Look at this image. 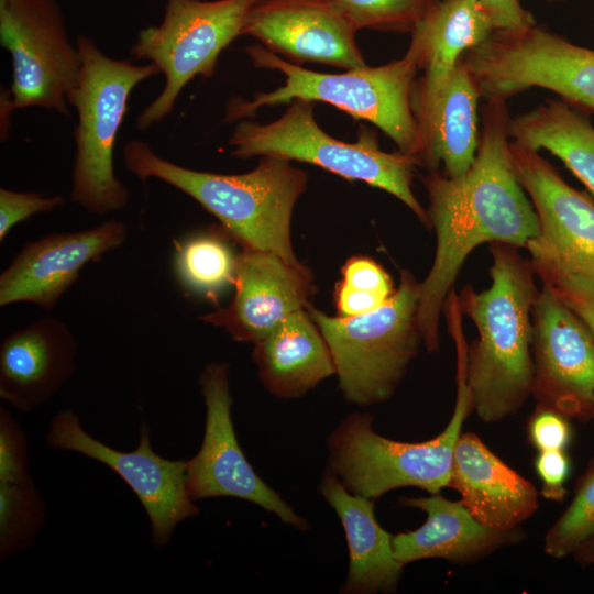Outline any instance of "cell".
I'll use <instances>...</instances> for the list:
<instances>
[{"instance_id": "cell-1", "label": "cell", "mask_w": 594, "mask_h": 594, "mask_svg": "<svg viewBox=\"0 0 594 594\" xmlns=\"http://www.w3.org/2000/svg\"><path fill=\"white\" fill-rule=\"evenodd\" d=\"M485 100L477 152L470 169L455 178L438 170L421 177L437 238L432 265L420 283L417 309L421 341L428 352L439 348L443 304L469 254L485 242L526 249L540 235L538 216L513 165L507 99Z\"/></svg>"}, {"instance_id": "cell-2", "label": "cell", "mask_w": 594, "mask_h": 594, "mask_svg": "<svg viewBox=\"0 0 594 594\" xmlns=\"http://www.w3.org/2000/svg\"><path fill=\"white\" fill-rule=\"evenodd\" d=\"M518 249L490 243L491 286L475 292L468 285L458 295L479 332L464 345V369L472 408L487 424L515 415L532 393L531 314L539 289L531 258Z\"/></svg>"}, {"instance_id": "cell-3", "label": "cell", "mask_w": 594, "mask_h": 594, "mask_svg": "<svg viewBox=\"0 0 594 594\" xmlns=\"http://www.w3.org/2000/svg\"><path fill=\"white\" fill-rule=\"evenodd\" d=\"M123 161L140 179H160L196 200L242 249L267 251L289 263H300L292 245L290 222L308 176L292 161L262 156L254 169L243 174L201 172L167 161L140 140L124 145Z\"/></svg>"}, {"instance_id": "cell-4", "label": "cell", "mask_w": 594, "mask_h": 594, "mask_svg": "<svg viewBox=\"0 0 594 594\" xmlns=\"http://www.w3.org/2000/svg\"><path fill=\"white\" fill-rule=\"evenodd\" d=\"M256 67L284 74V85L268 92L255 94L253 100L230 101L226 121L253 114L260 107L289 103L294 99L320 101L334 106L354 119L380 128L398 151L421 162L422 143L413 111L411 96L419 69L416 53L388 64L345 69L343 73H319L285 61L262 44L246 47ZM422 166V162H421Z\"/></svg>"}, {"instance_id": "cell-5", "label": "cell", "mask_w": 594, "mask_h": 594, "mask_svg": "<svg viewBox=\"0 0 594 594\" xmlns=\"http://www.w3.org/2000/svg\"><path fill=\"white\" fill-rule=\"evenodd\" d=\"M76 45L81 66L68 96L78 116L73 132L76 152L70 198L89 213L107 215L123 209L130 199L113 166L129 97L141 81L161 73L151 63L136 65L131 59L109 57L86 35H79Z\"/></svg>"}, {"instance_id": "cell-6", "label": "cell", "mask_w": 594, "mask_h": 594, "mask_svg": "<svg viewBox=\"0 0 594 594\" xmlns=\"http://www.w3.org/2000/svg\"><path fill=\"white\" fill-rule=\"evenodd\" d=\"M230 144L237 157L278 156L322 167L349 180H361L381 188L404 202L426 227L431 229L427 210L411 189L418 157L400 151H382L369 130L356 142H344L324 132L314 114V102L294 99L275 121L261 124L241 120Z\"/></svg>"}, {"instance_id": "cell-7", "label": "cell", "mask_w": 594, "mask_h": 594, "mask_svg": "<svg viewBox=\"0 0 594 594\" xmlns=\"http://www.w3.org/2000/svg\"><path fill=\"white\" fill-rule=\"evenodd\" d=\"M420 283L400 271L398 287L381 307L358 316H329L308 306L336 365L344 398L365 407L391 398L422 343L417 321Z\"/></svg>"}, {"instance_id": "cell-8", "label": "cell", "mask_w": 594, "mask_h": 594, "mask_svg": "<svg viewBox=\"0 0 594 594\" xmlns=\"http://www.w3.org/2000/svg\"><path fill=\"white\" fill-rule=\"evenodd\" d=\"M458 394L444 430L424 442H400L373 430L367 414L348 416L328 438L329 471L358 495L375 499L414 486L430 494L450 486L453 453L463 421L473 410L464 362L458 359Z\"/></svg>"}, {"instance_id": "cell-9", "label": "cell", "mask_w": 594, "mask_h": 594, "mask_svg": "<svg viewBox=\"0 0 594 594\" xmlns=\"http://www.w3.org/2000/svg\"><path fill=\"white\" fill-rule=\"evenodd\" d=\"M258 0H166L163 20L138 33L133 59H146L165 77L161 94L136 118L145 130L168 116L196 76L213 75L219 54L238 36Z\"/></svg>"}, {"instance_id": "cell-10", "label": "cell", "mask_w": 594, "mask_h": 594, "mask_svg": "<svg viewBox=\"0 0 594 594\" xmlns=\"http://www.w3.org/2000/svg\"><path fill=\"white\" fill-rule=\"evenodd\" d=\"M461 61L485 99L539 87L594 113V50L537 25L495 30Z\"/></svg>"}, {"instance_id": "cell-11", "label": "cell", "mask_w": 594, "mask_h": 594, "mask_svg": "<svg viewBox=\"0 0 594 594\" xmlns=\"http://www.w3.org/2000/svg\"><path fill=\"white\" fill-rule=\"evenodd\" d=\"M0 43L12 61L11 87L1 92V135L20 108L68 116L81 59L57 0H0Z\"/></svg>"}, {"instance_id": "cell-12", "label": "cell", "mask_w": 594, "mask_h": 594, "mask_svg": "<svg viewBox=\"0 0 594 594\" xmlns=\"http://www.w3.org/2000/svg\"><path fill=\"white\" fill-rule=\"evenodd\" d=\"M45 441L50 448L81 454L117 473L143 506L155 548L166 547L177 526L199 514L187 491V460L157 454L146 422L141 425L138 447L121 451L90 436L77 414L66 409L51 420Z\"/></svg>"}, {"instance_id": "cell-13", "label": "cell", "mask_w": 594, "mask_h": 594, "mask_svg": "<svg viewBox=\"0 0 594 594\" xmlns=\"http://www.w3.org/2000/svg\"><path fill=\"white\" fill-rule=\"evenodd\" d=\"M199 383L206 406L205 432L197 454L187 460L186 485L196 502L212 497H235L256 504L297 529L306 519L271 488L254 471L241 449L232 417L229 365L208 364Z\"/></svg>"}, {"instance_id": "cell-14", "label": "cell", "mask_w": 594, "mask_h": 594, "mask_svg": "<svg viewBox=\"0 0 594 594\" xmlns=\"http://www.w3.org/2000/svg\"><path fill=\"white\" fill-rule=\"evenodd\" d=\"M531 318L537 407L588 421L594 418V332L546 287Z\"/></svg>"}, {"instance_id": "cell-15", "label": "cell", "mask_w": 594, "mask_h": 594, "mask_svg": "<svg viewBox=\"0 0 594 594\" xmlns=\"http://www.w3.org/2000/svg\"><path fill=\"white\" fill-rule=\"evenodd\" d=\"M234 295L226 307L200 317L238 342L256 343L293 314L307 309L314 277L302 263L260 250L237 255Z\"/></svg>"}, {"instance_id": "cell-16", "label": "cell", "mask_w": 594, "mask_h": 594, "mask_svg": "<svg viewBox=\"0 0 594 594\" xmlns=\"http://www.w3.org/2000/svg\"><path fill=\"white\" fill-rule=\"evenodd\" d=\"M127 238L123 222L107 220L25 243L0 274V306L25 302L53 309L86 264L120 248Z\"/></svg>"}, {"instance_id": "cell-17", "label": "cell", "mask_w": 594, "mask_h": 594, "mask_svg": "<svg viewBox=\"0 0 594 594\" xmlns=\"http://www.w3.org/2000/svg\"><path fill=\"white\" fill-rule=\"evenodd\" d=\"M358 30L326 0H258L243 35L293 62H317L344 69L366 65Z\"/></svg>"}, {"instance_id": "cell-18", "label": "cell", "mask_w": 594, "mask_h": 594, "mask_svg": "<svg viewBox=\"0 0 594 594\" xmlns=\"http://www.w3.org/2000/svg\"><path fill=\"white\" fill-rule=\"evenodd\" d=\"M509 148L517 179L538 216L539 238L594 284V200L570 186L539 151L515 141Z\"/></svg>"}, {"instance_id": "cell-19", "label": "cell", "mask_w": 594, "mask_h": 594, "mask_svg": "<svg viewBox=\"0 0 594 594\" xmlns=\"http://www.w3.org/2000/svg\"><path fill=\"white\" fill-rule=\"evenodd\" d=\"M493 31L477 0H435L411 31L409 48L424 70L422 77L415 81L411 96L422 143L421 162L441 90L461 56Z\"/></svg>"}, {"instance_id": "cell-20", "label": "cell", "mask_w": 594, "mask_h": 594, "mask_svg": "<svg viewBox=\"0 0 594 594\" xmlns=\"http://www.w3.org/2000/svg\"><path fill=\"white\" fill-rule=\"evenodd\" d=\"M77 342L59 318L43 316L0 343V398L21 413L50 400L76 370Z\"/></svg>"}, {"instance_id": "cell-21", "label": "cell", "mask_w": 594, "mask_h": 594, "mask_svg": "<svg viewBox=\"0 0 594 594\" xmlns=\"http://www.w3.org/2000/svg\"><path fill=\"white\" fill-rule=\"evenodd\" d=\"M399 503L427 514L426 522L418 529L393 536L394 556L403 566L432 558L470 564L525 538L518 528L503 530L482 524L461 501H449L440 493L402 497Z\"/></svg>"}, {"instance_id": "cell-22", "label": "cell", "mask_w": 594, "mask_h": 594, "mask_svg": "<svg viewBox=\"0 0 594 594\" xmlns=\"http://www.w3.org/2000/svg\"><path fill=\"white\" fill-rule=\"evenodd\" d=\"M482 524L509 530L518 528L538 509V493L495 455L474 433L460 436L453 453L450 486Z\"/></svg>"}, {"instance_id": "cell-23", "label": "cell", "mask_w": 594, "mask_h": 594, "mask_svg": "<svg viewBox=\"0 0 594 594\" xmlns=\"http://www.w3.org/2000/svg\"><path fill=\"white\" fill-rule=\"evenodd\" d=\"M340 518L349 548V571L343 593L371 594L396 591L403 565L395 559L393 536L377 521L374 499L350 492L331 471L319 487Z\"/></svg>"}, {"instance_id": "cell-24", "label": "cell", "mask_w": 594, "mask_h": 594, "mask_svg": "<svg viewBox=\"0 0 594 594\" xmlns=\"http://www.w3.org/2000/svg\"><path fill=\"white\" fill-rule=\"evenodd\" d=\"M253 360L274 396L297 398L336 375L330 349L308 309L297 311L254 343Z\"/></svg>"}, {"instance_id": "cell-25", "label": "cell", "mask_w": 594, "mask_h": 594, "mask_svg": "<svg viewBox=\"0 0 594 594\" xmlns=\"http://www.w3.org/2000/svg\"><path fill=\"white\" fill-rule=\"evenodd\" d=\"M481 92L461 58L444 85L427 135L422 166L450 178L472 166L480 141L477 103Z\"/></svg>"}, {"instance_id": "cell-26", "label": "cell", "mask_w": 594, "mask_h": 594, "mask_svg": "<svg viewBox=\"0 0 594 594\" xmlns=\"http://www.w3.org/2000/svg\"><path fill=\"white\" fill-rule=\"evenodd\" d=\"M508 132L515 142L560 158L594 195V127L586 112L548 99L510 118Z\"/></svg>"}, {"instance_id": "cell-27", "label": "cell", "mask_w": 594, "mask_h": 594, "mask_svg": "<svg viewBox=\"0 0 594 594\" xmlns=\"http://www.w3.org/2000/svg\"><path fill=\"white\" fill-rule=\"evenodd\" d=\"M227 239L218 227L176 245L174 272L185 289L216 298L227 286L233 285L237 255Z\"/></svg>"}, {"instance_id": "cell-28", "label": "cell", "mask_w": 594, "mask_h": 594, "mask_svg": "<svg viewBox=\"0 0 594 594\" xmlns=\"http://www.w3.org/2000/svg\"><path fill=\"white\" fill-rule=\"evenodd\" d=\"M46 515L44 498L32 475L0 481V560L32 547Z\"/></svg>"}, {"instance_id": "cell-29", "label": "cell", "mask_w": 594, "mask_h": 594, "mask_svg": "<svg viewBox=\"0 0 594 594\" xmlns=\"http://www.w3.org/2000/svg\"><path fill=\"white\" fill-rule=\"evenodd\" d=\"M526 250L542 287L576 314L594 332V284L566 266L539 238L531 240Z\"/></svg>"}, {"instance_id": "cell-30", "label": "cell", "mask_w": 594, "mask_h": 594, "mask_svg": "<svg viewBox=\"0 0 594 594\" xmlns=\"http://www.w3.org/2000/svg\"><path fill=\"white\" fill-rule=\"evenodd\" d=\"M395 290L391 276L377 262L365 256L352 257L342 267V279L336 289L337 315L370 312L385 304Z\"/></svg>"}, {"instance_id": "cell-31", "label": "cell", "mask_w": 594, "mask_h": 594, "mask_svg": "<svg viewBox=\"0 0 594 594\" xmlns=\"http://www.w3.org/2000/svg\"><path fill=\"white\" fill-rule=\"evenodd\" d=\"M358 31L411 33L435 0H326Z\"/></svg>"}, {"instance_id": "cell-32", "label": "cell", "mask_w": 594, "mask_h": 594, "mask_svg": "<svg viewBox=\"0 0 594 594\" xmlns=\"http://www.w3.org/2000/svg\"><path fill=\"white\" fill-rule=\"evenodd\" d=\"M594 534V464L578 486L576 494L544 537L543 550L554 559L564 558Z\"/></svg>"}, {"instance_id": "cell-33", "label": "cell", "mask_w": 594, "mask_h": 594, "mask_svg": "<svg viewBox=\"0 0 594 594\" xmlns=\"http://www.w3.org/2000/svg\"><path fill=\"white\" fill-rule=\"evenodd\" d=\"M29 472L28 439L19 421L0 408V481L21 480Z\"/></svg>"}, {"instance_id": "cell-34", "label": "cell", "mask_w": 594, "mask_h": 594, "mask_svg": "<svg viewBox=\"0 0 594 594\" xmlns=\"http://www.w3.org/2000/svg\"><path fill=\"white\" fill-rule=\"evenodd\" d=\"M64 204L65 199L59 195L45 196L35 191L0 188V242L18 223L33 215L57 209Z\"/></svg>"}, {"instance_id": "cell-35", "label": "cell", "mask_w": 594, "mask_h": 594, "mask_svg": "<svg viewBox=\"0 0 594 594\" xmlns=\"http://www.w3.org/2000/svg\"><path fill=\"white\" fill-rule=\"evenodd\" d=\"M569 418L547 408L535 410L528 424V439L539 451L565 450L571 440Z\"/></svg>"}, {"instance_id": "cell-36", "label": "cell", "mask_w": 594, "mask_h": 594, "mask_svg": "<svg viewBox=\"0 0 594 594\" xmlns=\"http://www.w3.org/2000/svg\"><path fill=\"white\" fill-rule=\"evenodd\" d=\"M536 472L541 480L540 494L553 502H563L564 487L570 473V461L564 450L541 451L535 460Z\"/></svg>"}, {"instance_id": "cell-37", "label": "cell", "mask_w": 594, "mask_h": 594, "mask_svg": "<svg viewBox=\"0 0 594 594\" xmlns=\"http://www.w3.org/2000/svg\"><path fill=\"white\" fill-rule=\"evenodd\" d=\"M479 7L495 30H513L536 25L532 14L519 0H477Z\"/></svg>"}, {"instance_id": "cell-38", "label": "cell", "mask_w": 594, "mask_h": 594, "mask_svg": "<svg viewBox=\"0 0 594 594\" xmlns=\"http://www.w3.org/2000/svg\"><path fill=\"white\" fill-rule=\"evenodd\" d=\"M573 554L581 565L594 564V534L580 544Z\"/></svg>"}, {"instance_id": "cell-39", "label": "cell", "mask_w": 594, "mask_h": 594, "mask_svg": "<svg viewBox=\"0 0 594 594\" xmlns=\"http://www.w3.org/2000/svg\"><path fill=\"white\" fill-rule=\"evenodd\" d=\"M549 1H556V0H549Z\"/></svg>"}]
</instances>
